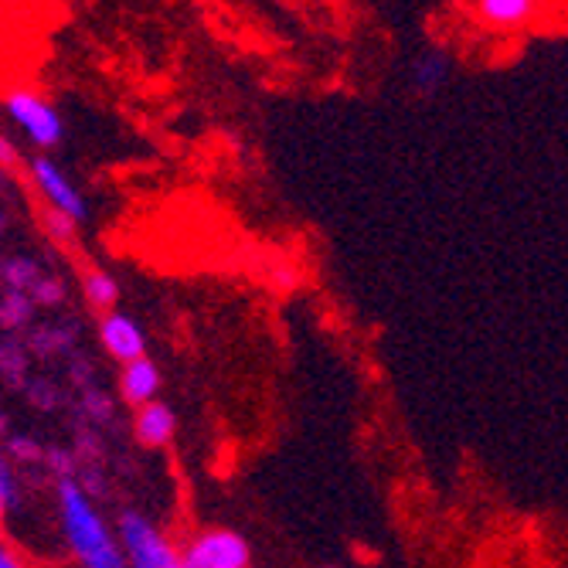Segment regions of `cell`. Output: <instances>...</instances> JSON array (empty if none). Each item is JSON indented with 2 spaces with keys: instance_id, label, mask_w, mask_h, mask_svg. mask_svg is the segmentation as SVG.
<instances>
[{
  "instance_id": "cell-1",
  "label": "cell",
  "mask_w": 568,
  "mask_h": 568,
  "mask_svg": "<svg viewBox=\"0 0 568 568\" xmlns=\"http://www.w3.org/2000/svg\"><path fill=\"white\" fill-rule=\"evenodd\" d=\"M55 504H59L65 541L82 568H126L116 535L102 521L95 504L75 487V480L55 484Z\"/></svg>"
},
{
  "instance_id": "cell-2",
  "label": "cell",
  "mask_w": 568,
  "mask_h": 568,
  "mask_svg": "<svg viewBox=\"0 0 568 568\" xmlns=\"http://www.w3.org/2000/svg\"><path fill=\"white\" fill-rule=\"evenodd\" d=\"M120 548L126 568H181V551L171 538L140 510H123L120 518Z\"/></svg>"
},
{
  "instance_id": "cell-3",
  "label": "cell",
  "mask_w": 568,
  "mask_h": 568,
  "mask_svg": "<svg viewBox=\"0 0 568 568\" xmlns=\"http://www.w3.org/2000/svg\"><path fill=\"white\" fill-rule=\"evenodd\" d=\"M4 110H8V116L24 130V136H28L34 146L51 150V146H59V143H62L65 123H62V116L55 113V106H51V102H48L44 95H38V92H31V89H14V92L4 99Z\"/></svg>"
},
{
  "instance_id": "cell-4",
  "label": "cell",
  "mask_w": 568,
  "mask_h": 568,
  "mask_svg": "<svg viewBox=\"0 0 568 568\" xmlns=\"http://www.w3.org/2000/svg\"><path fill=\"white\" fill-rule=\"evenodd\" d=\"M252 548L232 528H209L187 541L181 551V568H248Z\"/></svg>"
},
{
  "instance_id": "cell-5",
  "label": "cell",
  "mask_w": 568,
  "mask_h": 568,
  "mask_svg": "<svg viewBox=\"0 0 568 568\" xmlns=\"http://www.w3.org/2000/svg\"><path fill=\"white\" fill-rule=\"evenodd\" d=\"M28 174L34 181V187L41 191V197L48 201V212H55V215H65L72 219L75 225H82L89 219V204L85 197L79 194V187L72 184V178L51 161V158H34L28 164Z\"/></svg>"
},
{
  "instance_id": "cell-6",
  "label": "cell",
  "mask_w": 568,
  "mask_h": 568,
  "mask_svg": "<svg viewBox=\"0 0 568 568\" xmlns=\"http://www.w3.org/2000/svg\"><path fill=\"white\" fill-rule=\"evenodd\" d=\"M79 321H48V324H31L21 341L31 361H65L72 351H79Z\"/></svg>"
},
{
  "instance_id": "cell-7",
  "label": "cell",
  "mask_w": 568,
  "mask_h": 568,
  "mask_svg": "<svg viewBox=\"0 0 568 568\" xmlns=\"http://www.w3.org/2000/svg\"><path fill=\"white\" fill-rule=\"evenodd\" d=\"M99 344L110 357L123 361V365L146 354V334L123 310H110V314L99 317Z\"/></svg>"
},
{
  "instance_id": "cell-8",
  "label": "cell",
  "mask_w": 568,
  "mask_h": 568,
  "mask_svg": "<svg viewBox=\"0 0 568 568\" xmlns=\"http://www.w3.org/2000/svg\"><path fill=\"white\" fill-rule=\"evenodd\" d=\"M545 8V0H474V14L490 31H521Z\"/></svg>"
},
{
  "instance_id": "cell-9",
  "label": "cell",
  "mask_w": 568,
  "mask_h": 568,
  "mask_svg": "<svg viewBox=\"0 0 568 568\" xmlns=\"http://www.w3.org/2000/svg\"><path fill=\"white\" fill-rule=\"evenodd\" d=\"M178 436V416L168 402H146L133 412V439L146 449H164Z\"/></svg>"
},
{
  "instance_id": "cell-10",
  "label": "cell",
  "mask_w": 568,
  "mask_h": 568,
  "mask_svg": "<svg viewBox=\"0 0 568 568\" xmlns=\"http://www.w3.org/2000/svg\"><path fill=\"white\" fill-rule=\"evenodd\" d=\"M161 368L153 365V361L143 354L136 361H126L123 372H120V395L126 405L140 408L146 402H158V392H161Z\"/></svg>"
},
{
  "instance_id": "cell-11",
  "label": "cell",
  "mask_w": 568,
  "mask_h": 568,
  "mask_svg": "<svg viewBox=\"0 0 568 568\" xmlns=\"http://www.w3.org/2000/svg\"><path fill=\"white\" fill-rule=\"evenodd\" d=\"M65 412H69V419H79V423H85V426H92V429L102 433V429H113L116 426L120 405H116V398L106 388L92 385V388L79 392Z\"/></svg>"
},
{
  "instance_id": "cell-12",
  "label": "cell",
  "mask_w": 568,
  "mask_h": 568,
  "mask_svg": "<svg viewBox=\"0 0 568 568\" xmlns=\"http://www.w3.org/2000/svg\"><path fill=\"white\" fill-rule=\"evenodd\" d=\"M28 378H31V357L24 351V341L14 334L0 337V385L21 392Z\"/></svg>"
},
{
  "instance_id": "cell-13",
  "label": "cell",
  "mask_w": 568,
  "mask_h": 568,
  "mask_svg": "<svg viewBox=\"0 0 568 568\" xmlns=\"http://www.w3.org/2000/svg\"><path fill=\"white\" fill-rule=\"evenodd\" d=\"M38 317V306L31 303L28 293H18V290H4L0 293V331L4 334H14L21 337Z\"/></svg>"
},
{
  "instance_id": "cell-14",
  "label": "cell",
  "mask_w": 568,
  "mask_h": 568,
  "mask_svg": "<svg viewBox=\"0 0 568 568\" xmlns=\"http://www.w3.org/2000/svg\"><path fill=\"white\" fill-rule=\"evenodd\" d=\"M21 395H24V402H28L31 408H38V412H65V408L72 405V395H69L65 385L55 382V378H34V375H31V378L24 382Z\"/></svg>"
},
{
  "instance_id": "cell-15",
  "label": "cell",
  "mask_w": 568,
  "mask_h": 568,
  "mask_svg": "<svg viewBox=\"0 0 568 568\" xmlns=\"http://www.w3.org/2000/svg\"><path fill=\"white\" fill-rule=\"evenodd\" d=\"M72 426V456L79 467H85V463H92V467H106V459H110V449H106V439H102L99 429L85 426V423H69Z\"/></svg>"
},
{
  "instance_id": "cell-16",
  "label": "cell",
  "mask_w": 568,
  "mask_h": 568,
  "mask_svg": "<svg viewBox=\"0 0 568 568\" xmlns=\"http://www.w3.org/2000/svg\"><path fill=\"white\" fill-rule=\"evenodd\" d=\"M82 296L85 303L95 310V314H110V310H116L120 303V283L110 276V273H102V270H89L82 276Z\"/></svg>"
},
{
  "instance_id": "cell-17",
  "label": "cell",
  "mask_w": 568,
  "mask_h": 568,
  "mask_svg": "<svg viewBox=\"0 0 568 568\" xmlns=\"http://www.w3.org/2000/svg\"><path fill=\"white\" fill-rule=\"evenodd\" d=\"M41 276V266L31 260V255H8V260H0V283L4 290H18V293H28Z\"/></svg>"
},
{
  "instance_id": "cell-18",
  "label": "cell",
  "mask_w": 568,
  "mask_h": 568,
  "mask_svg": "<svg viewBox=\"0 0 568 568\" xmlns=\"http://www.w3.org/2000/svg\"><path fill=\"white\" fill-rule=\"evenodd\" d=\"M41 470L51 477V480H75V470H79V463H75V456H72V449L69 446H44V453H41Z\"/></svg>"
},
{
  "instance_id": "cell-19",
  "label": "cell",
  "mask_w": 568,
  "mask_h": 568,
  "mask_svg": "<svg viewBox=\"0 0 568 568\" xmlns=\"http://www.w3.org/2000/svg\"><path fill=\"white\" fill-rule=\"evenodd\" d=\"M41 453H44V446L28 433H11L4 439V456L14 463V467H41Z\"/></svg>"
},
{
  "instance_id": "cell-20",
  "label": "cell",
  "mask_w": 568,
  "mask_h": 568,
  "mask_svg": "<svg viewBox=\"0 0 568 568\" xmlns=\"http://www.w3.org/2000/svg\"><path fill=\"white\" fill-rule=\"evenodd\" d=\"M28 296H31V303L38 306V310H59V306H65V300H69V290H65V283L59 280V276H38V283L28 290Z\"/></svg>"
},
{
  "instance_id": "cell-21",
  "label": "cell",
  "mask_w": 568,
  "mask_h": 568,
  "mask_svg": "<svg viewBox=\"0 0 568 568\" xmlns=\"http://www.w3.org/2000/svg\"><path fill=\"white\" fill-rule=\"evenodd\" d=\"M75 487L95 504V500H106L110 497V474L106 467H92V463H85V467L75 470Z\"/></svg>"
},
{
  "instance_id": "cell-22",
  "label": "cell",
  "mask_w": 568,
  "mask_h": 568,
  "mask_svg": "<svg viewBox=\"0 0 568 568\" xmlns=\"http://www.w3.org/2000/svg\"><path fill=\"white\" fill-rule=\"evenodd\" d=\"M65 382H69V388H75V395L95 385V365L85 351H72L65 357Z\"/></svg>"
},
{
  "instance_id": "cell-23",
  "label": "cell",
  "mask_w": 568,
  "mask_h": 568,
  "mask_svg": "<svg viewBox=\"0 0 568 568\" xmlns=\"http://www.w3.org/2000/svg\"><path fill=\"white\" fill-rule=\"evenodd\" d=\"M44 232L51 242H62V245H72L79 239V225L65 215H55V212H48L44 215Z\"/></svg>"
},
{
  "instance_id": "cell-24",
  "label": "cell",
  "mask_w": 568,
  "mask_h": 568,
  "mask_svg": "<svg viewBox=\"0 0 568 568\" xmlns=\"http://www.w3.org/2000/svg\"><path fill=\"white\" fill-rule=\"evenodd\" d=\"M0 490L8 494L11 507H18V500H21V480L14 474V463L4 456V449H0Z\"/></svg>"
},
{
  "instance_id": "cell-25",
  "label": "cell",
  "mask_w": 568,
  "mask_h": 568,
  "mask_svg": "<svg viewBox=\"0 0 568 568\" xmlns=\"http://www.w3.org/2000/svg\"><path fill=\"white\" fill-rule=\"evenodd\" d=\"M416 75H419L423 85H436L446 75V62L443 59H423L419 69H416Z\"/></svg>"
},
{
  "instance_id": "cell-26",
  "label": "cell",
  "mask_w": 568,
  "mask_h": 568,
  "mask_svg": "<svg viewBox=\"0 0 568 568\" xmlns=\"http://www.w3.org/2000/svg\"><path fill=\"white\" fill-rule=\"evenodd\" d=\"M0 568H24V565H21V558L8 545H0Z\"/></svg>"
},
{
  "instance_id": "cell-27",
  "label": "cell",
  "mask_w": 568,
  "mask_h": 568,
  "mask_svg": "<svg viewBox=\"0 0 568 568\" xmlns=\"http://www.w3.org/2000/svg\"><path fill=\"white\" fill-rule=\"evenodd\" d=\"M8 436H11V416L0 408V439H8Z\"/></svg>"
},
{
  "instance_id": "cell-28",
  "label": "cell",
  "mask_w": 568,
  "mask_h": 568,
  "mask_svg": "<svg viewBox=\"0 0 568 568\" xmlns=\"http://www.w3.org/2000/svg\"><path fill=\"white\" fill-rule=\"evenodd\" d=\"M8 510H11V500H8V494H4V490H0V525H4Z\"/></svg>"
},
{
  "instance_id": "cell-29",
  "label": "cell",
  "mask_w": 568,
  "mask_h": 568,
  "mask_svg": "<svg viewBox=\"0 0 568 568\" xmlns=\"http://www.w3.org/2000/svg\"><path fill=\"white\" fill-rule=\"evenodd\" d=\"M4 229H8V219H4V215H0V232H4Z\"/></svg>"
},
{
  "instance_id": "cell-30",
  "label": "cell",
  "mask_w": 568,
  "mask_h": 568,
  "mask_svg": "<svg viewBox=\"0 0 568 568\" xmlns=\"http://www.w3.org/2000/svg\"><path fill=\"white\" fill-rule=\"evenodd\" d=\"M0 293H4V283H0Z\"/></svg>"
}]
</instances>
